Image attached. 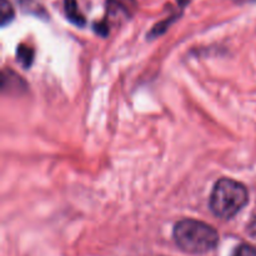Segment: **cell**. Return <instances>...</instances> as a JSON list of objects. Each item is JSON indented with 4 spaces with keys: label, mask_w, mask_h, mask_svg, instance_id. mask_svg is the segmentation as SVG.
Returning <instances> with one entry per match:
<instances>
[{
    "label": "cell",
    "mask_w": 256,
    "mask_h": 256,
    "mask_svg": "<svg viewBox=\"0 0 256 256\" xmlns=\"http://www.w3.org/2000/svg\"><path fill=\"white\" fill-rule=\"evenodd\" d=\"M232 256H256V249L248 244H242L236 248Z\"/></svg>",
    "instance_id": "6"
},
{
    "label": "cell",
    "mask_w": 256,
    "mask_h": 256,
    "mask_svg": "<svg viewBox=\"0 0 256 256\" xmlns=\"http://www.w3.org/2000/svg\"><path fill=\"white\" fill-rule=\"evenodd\" d=\"M0 15H2V25L5 26L9 24L14 18V9H12V4L8 0H2L0 4Z\"/></svg>",
    "instance_id": "4"
},
{
    "label": "cell",
    "mask_w": 256,
    "mask_h": 256,
    "mask_svg": "<svg viewBox=\"0 0 256 256\" xmlns=\"http://www.w3.org/2000/svg\"><path fill=\"white\" fill-rule=\"evenodd\" d=\"M240 2H256V0H238Z\"/></svg>",
    "instance_id": "8"
},
{
    "label": "cell",
    "mask_w": 256,
    "mask_h": 256,
    "mask_svg": "<svg viewBox=\"0 0 256 256\" xmlns=\"http://www.w3.org/2000/svg\"><path fill=\"white\" fill-rule=\"evenodd\" d=\"M250 230H252V234L256 236V216H255V219L252 220V225H250Z\"/></svg>",
    "instance_id": "7"
},
{
    "label": "cell",
    "mask_w": 256,
    "mask_h": 256,
    "mask_svg": "<svg viewBox=\"0 0 256 256\" xmlns=\"http://www.w3.org/2000/svg\"><path fill=\"white\" fill-rule=\"evenodd\" d=\"M65 12H66L68 18L76 25H82L85 22L84 16L80 14L79 9H78L76 0H65Z\"/></svg>",
    "instance_id": "3"
},
{
    "label": "cell",
    "mask_w": 256,
    "mask_h": 256,
    "mask_svg": "<svg viewBox=\"0 0 256 256\" xmlns=\"http://www.w3.org/2000/svg\"><path fill=\"white\" fill-rule=\"evenodd\" d=\"M174 240L182 252L189 254H205L216 248L219 234L206 222L184 219L174 226Z\"/></svg>",
    "instance_id": "1"
},
{
    "label": "cell",
    "mask_w": 256,
    "mask_h": 256,
    "mask_svg": "<svg viewBox=\"0 0 256 256\" xmlns=\"http://www.w3.org/2000/svg\"><path fill=\"white\" fill-rule=\"evenodd\" d=\"M18 58L24 66H29L32 62V50L28 46H19Z\"/></svg>",
    "instance_id": "5"
},
{
    "label": "cell",
    "mask_w": 256,
    "mask_h": 256,
    "mask_svg": "<svg viewBox=\"0 0 256 256\" xmlns=\"http://www.w3.org/2000/svg\"><path fill=\"white\" fill-rule=\"evenodd\" d=\"M249 202L245 185L232 179H220L210 195V209L220 219H232Z\"/></svg>",
    "instance_id": "2"
}]
</instances>
